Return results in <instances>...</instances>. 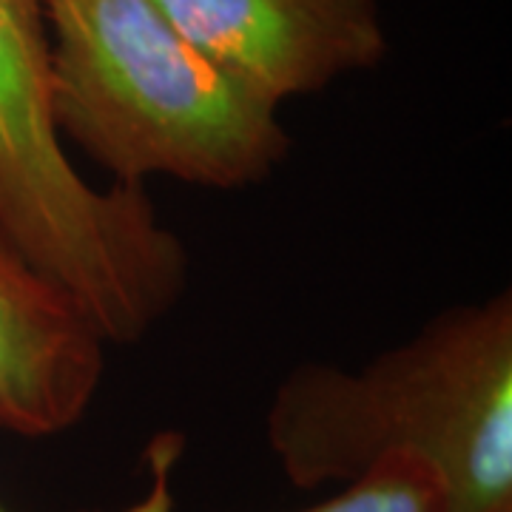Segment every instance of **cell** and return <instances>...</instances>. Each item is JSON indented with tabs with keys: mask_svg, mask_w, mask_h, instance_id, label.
<instances>
[{
	"mask_svg": "<svg viewBox=\"0 0 512 512\" xmlns=\"http://www.w3.org/2000/svg\"><path fill=\"white\" fill-rule=\"evenodd\" d=\"M268 444L299 490L416 456L450 512H512V296L441 313L356 373L299 365L276 387Z\"/></svg>",
	"mask_w": 512,
	"mask_h": 512,
	"instance_id": "1",
	"label": "cell"
},
{
	"mask_svg": "<svg viewBox=\"0 0 512 512\" xmlns=\"http://www.w3.org/2000/svg\"><path fill=\"white\" fill-rule=\"evenodd\" d=\"M60 137L117 185L265 180L291 140L276 106L197 52L154 0H43Z\"/></svg>",
	"mask_w": 512,
	"mask_h": 512,
	"instance_id": "2",
	"label": "cell"
},
{
	"mask_svg": "<svg viewBox=\"0 0 512 512\" xmlns=\"http://www.w3.org/2000/svg\"><path fill=\"white\" fill-rule=\"evenodd\" d=\"M0 222L106 345L140 342L185 291L183 242L146 188H94L69 160L43 0H0Z\"/></svg>",
	"mask_w": 512,
	"mask_h": 512,
	"instance_id": "3",
	"label": "cell"
},
{
	"mask_svg": "<svg viewBox=\"0 0 512 512\" xmlns=\"http://www.w3.org/2000/svg\"><path fill=\"white\" fill-rule=\"evenodd\" d=\"M222 72L279 109L387 52L373 0H154Z\"/></svg>",
	"mask_w": 512,
	"mask_h": 512,
	"instance_id": "4",
	"label": "cell"
},
{
	"mask_svg": "<svg viewBox=\"0 0 512 512\" xmlns=\"http://www.w3.org/2000/svg\"><path fill=\"white\" fill-rule=\"evenodd\" d=\"M103 336L0 222V430H72L103 379Z\"/></svg>",
	"mask_w": 512,
	"mask_h": 512,
	"instance_id": "5",
	"label": "cell"
},
{
	"mask_svg": "<svg viewBox=\"0 0 512 512\" xmlns=\"http://www.w3.org/2000/svg\"><path fill=\"white\" fill-rule=\"evenodd\" d=\"M180 456L174 436L157 439L151 450L148 493L120 512H171V470ZM302 512H450L436 470L416 456H387L325 504Z\"/></svg>",
	"mask_w": 512,
	"mask_h": 512,
	"instance_id": "6",
	"label": "cell"
},
{
	"mask_svg": "<svg viewBox=\"0 0 512 512\" xmlns=\"http://www.w3.org/2000/svg\"><path fill=\"white\" fill-rule=\"evenodd\" d=\"M0 512H9V510H6V507H3V504H0Z\"/></svg>",
	"mask_w": 512,
	"mask_h": 512,
	"instance_id": "7",
	"label": "cell"
}]
</instances>
